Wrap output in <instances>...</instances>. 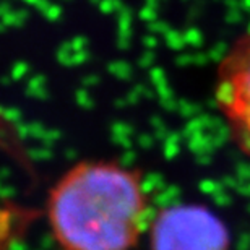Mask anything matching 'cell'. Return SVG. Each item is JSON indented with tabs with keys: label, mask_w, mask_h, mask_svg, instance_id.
Here are the masks:
<instances>
[{
	"label": "cell",
	"mask_w": 250,
	"mask_h": 250,
	"mask_svg": "<svg viewBox=\"0 0 250 250\" xmlns=\"http://www.w3.org/2000/svg\"><path fill=\"white\" fill-rule=\"evenodd\" d=\"M142 174L117 161H82L47 197V223L61 250H132L148 224Z\"/></svg>",
	"instance_id": "6da1fadb"
},
{
	"label": "cell",
	"mask_w": 250,
	"mask_h": 250,
	"mask_svg": "<svg viewBox=\"0 0 250 250\" xmlns=\"http://www.w3.org/2000/svg\"><path fill=\"white\" fill-rule=\"evenodd\" d=\"M151 250H231L223 219L202 205H176L156 214L149 226Z\"/></svg>",
	"instance_id": "7a4b0ae2"
},
{
	"label": "cell",
	"mask_w": 250,
	"mask_h": 250,
	"mask_svg": "<svg viewBox=\"0 0 250 250\" xmlns=\"http://www.w3.org/2000/svg\"><path fill=\"white\" fill-rule=\"evenodd\" d=\"M214 99L232 143L250 161V31L232 44L219 63Z\"/></svg>",
	"instance_id": "3957f363"
}]
</instances>
